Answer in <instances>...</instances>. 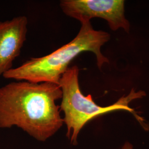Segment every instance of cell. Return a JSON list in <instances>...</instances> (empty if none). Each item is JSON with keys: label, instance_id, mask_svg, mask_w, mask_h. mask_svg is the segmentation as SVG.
Listing matches in <instances>:
<instances>
[{"label": "cell", "instance_id": "277c9868", "mask_svg": "<svg viewBox=\"0 0 149 149\" xmlns=\"http://www.w3.org/2000/svg\"><path fill=\"white\" fill-rule=\"evenodd\" d=\"M124 3L122 0H62L60 6L66 16L81 23L100 18L107 22L112 31L122 28L129 33L130 23L124 15Z\"/></svg>", "mask_w": 149, "mask_h": 149}, {"label": "cell", "instance_id": "8992f818", "mask_svg": "<svg viewBox=\"0 0 149 149\" xmlns=\"http://www.w3.org/2000/svg\"><path fill=\"white\" fill-rule=\"evenodd\" d=\"M122 149H134L133 146L130 143L127 141L123 145Z\"/></svg>", "mask_w": 149, "mask_h": 149}, {"label": "cell", "instance_id": "6da1fadb", "mask_svg": "<svg viewBox=\"0 0 149 149\" xmlns=\"http://www.w3.org/2000/svg\"><path fill=\"white\" fill-rule=\"evenodd\" d=\"M59 85L27 81L13 82L0 88V128L16 126L39 141H45L64 125Z\"/></svg>", "mask_w": 149, "mask_h": 149}, {"label": "cell", "instance_id": "3957f363", "mask_svg": "<svg viewBox=\"0 0 149 149\" xmlns=\"http://www.w3.org/2000/svg\"><path fill=\"white\" fill-rule=\"evenodd\" d=\"M79 69L77 66L69 68L62 75L59 85L62 91L61 112L64 113V124L67 128L66 136L73 145L77 144L81 129L90 120L111 112L125 111L132 114L145 129H149V124L135 110L129 107L131 102L142 98L146 93L143 91L132 88L127 96L108 106L102 107L93 101L91 95L85 96L80 89L79 81Z\"/></svg>", "mask_w": 149, "mask_h": 149}, {"label": "cell", "instance_id": "7a4b0ae2", "mask_svg": "<svg viewBox=\"0 0 149 149\" xmlns=\"http://www.w3.org/2000/svg\"><path fill=\"white\" fill-rule=\"evenodd\" d=\"M109 39V33L95 30L90 22L82 23L77 35L69 43L47 55L31 58L2 75L7 79L59 85L62 75L69 69L70 63L82 52L95 54L100 69L104 64L109 63L108 59L102 53L101 48Z\"/></svg>", "mask_w": 149, "mask_h": 149}, {"label": "cell", "instance_id": "5b68a950", "mask_svg": "<svg viewBox=\"0 0 149 149\" xmlns=\"http://www.w3.org/2000/svg\"><path fill=\"white\" fill-rule=\"evenodd\" d=\"M28 19L19 16L0 22V74L12 68L26 40Z\"/></svg>", "mask_w": 149, "mask_h": 149}]
</instances>
